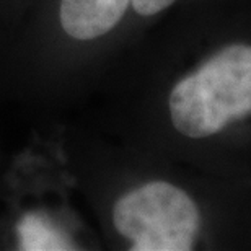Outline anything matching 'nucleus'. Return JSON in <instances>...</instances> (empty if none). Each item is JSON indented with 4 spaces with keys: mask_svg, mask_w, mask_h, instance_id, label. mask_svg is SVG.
Wrapping results in <instances>:
<instances>
[{
    "mask_svg": "<svg viewBox=\"0 0 251 251\" xmlns=\"http://www.w3.org/2000/svg\"><path fill=\"white\" fill-rule=\"evenodd\" d=\"M77 196L104 250H251V183L225 178L59 119Z\"/></svg>",
    "mask_w": 251,
    "mask_h": 251,
    "instance_id": "obj_2",
    "label": "nucleus"
},
{
    "mask_svg": "<svg viewBox=\"0 0 251 251\" xmlns=\"http://www.w3.org/2000/svg\"><path fill=\"white\" fill-rule=\"evenodd\" d=\"M75 196L59 119L43 121L22 149L7 155L0 175V250H104Z\"/></svg>",
    "mask_w": 251,
    "mask_h": 251,
    "instance_id": "obj_4",
    "label": "nucleus"
},
{
    "mask_svg": "<svg viewBox=\"0 0 251 251\" xmlns=\"http://www.w3.org/2000/svg\"><path fill=\"white\" fill-rule=\"evenodd\" d=\"M5 160H7V155H5L3 149H2V144H0V175H2V170H3Z\"/></svg>",
    "mask_w": 251,
    "mask_h": 251,
    "instance_id": "obj_7",
    "label": "nucleus"
},
{
    "mask_svg": "<svg viewBox=\"0 0 251 251\" xmlns=\"http://www.w3.org/2000/svg\"><path fill=\"white\" fill-rule=\"evenodd\" d=\"M83 118L167 158L251 183V0H188L124 49Z\"/></svg>",
    "mask_w": 251,
    "mask_h": 251,
    "instance_id": "obj_1",
    "label": "nucleus"
},
{
    "mask_svg": "<svg viewBox=\"0 0 251 251\" xmlns=\"http://www.w3.org/2000/svg\"><path fill=\"white\" fill-rule=\"evenodd\" d=\"M134 0H23L0 29V98L43 121L93 98L118 57Z\"/></svg>",
    "mask_w": 251,
    "mask_h": 251,
    "instance_id": "obj_3",
    "label": "nucleus"
},
{
    "mask_svg": "<svg viewBox=\"0 0 251 251\" xmlns=\"http://www.w3.org/2000/svg\"><path fill=\"white\" fill-rule=\"evenodd\" d=\"M184 2H188V0H134L132 15H130V22L119 54L127 46H130L135 39L142 36L145 31H149L153 25H157L163 17H167L172 10Z\"/></svg>",
    "mask_w": 251,
    "mask_h": 251,
    "instance_id": "obj_5",
    "label": "nucleus"
},
{
    "mask_svg": "<svg viewBox=\"0 0 251 251\" xmlns=\"http://www.w3.org/2000/svg\"><path fill=\"white\" fill-rule=\"evenodd\" d=\"M23 0H0V29L7 28L17 18Z\"/></svg>",
    "mask_w": 251,
    "mask_h": 251,
    "instance_id": "obj_6",
    "label": "nucleus"
}]
</instances>
